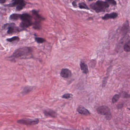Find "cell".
<instances>
[{
  "instance_id": "e0dca14e",
  "label": "cell",
  "mask_w": 130,
  "mask_h": 130,
  "mask_svg": "<svg viewBox=\"0 0 130 130\" xmlns=\"http://www.w3.org/2000/svg\"><path fill=\"white\" fill-rule=\"evenodd\" d=\"M124 49L125 52H129L130 51V40L126 43L124 46Z\"/></svg>"
},
{
  "instance_id": "8992f818",
  "label": "cell",
  "mask_w": 130,
  "mask_h": 130,
  "mask_svg": "<svg viewBox=\"0 0 130 130\" xmlns=\"http://www.w3.org/2000/svg\"><path fill=\"white\" fill-rule=\"evenodd\" d=\"M60 75L64 78H69L72 76V72L68 69H62Z\"/></svg>"
},
{
  "instance_id": "7c38bea8",
  "label": "cell",
  "mask_w": 130,
  "mask_h": 130,
  "mask_svg": "<svg viewBox=\"0 0 130 130\" xmlns=\"http://www.w3.org/2000/svg\"><path fill=\"white\" fill-rule=\"evenodd\" d=\"M32 13L33 15H34V17H35V19L36 20V21L35 22H39L40 21L44 19L38 13L37 11L35 10H33L32 11Z\"/></svg>"
},
{
  "instance_id": "4316f807",
  "label": "cell",
  "mask_w": 130,
  "mask_h": 130,
  "mask_svg": "<svg viewBox=\"0 0 130 130\" xmlns=\"http://www.w3.org/2000/svg\"><path fill=\"white\" fill-rule=\"evenodd\" d=\"M6 1H7V0H0V3L1 4H4L6 2Z\"/></svg>"
},
{
  "instance_id": "7402d4cb",
  "label": "cell",
  "mask_w": 130,
  "mask_h": 130,
  "mask_svg": "<svg viewBox=\"0 0 130 130\" xmlns=\"http://www.w3.org/2000/svg\"><path fill=\"white\" fill-rule=\"evenodd\" d=\"M34 39L36 42L38 43L41 44L45 42V40L41 37H36Z\"/></svg>"
},
{
  "instance_id": "5b68a950",
  "label": "cell",
  "mask_w": 130,
  "mask_h": 130,
  "mask_svg": "<svg viewBox=\"0 0 130 130\" xmlns=\"http://www.w3.org/2000/svg\"><path fill=\"white\" fill-rule=\"evenodd\" d=\"M15 24L9 23L7 24L4 25V27H3L4 28L8 29V31L7 33L8 34H12L14 33L18 32L19 31V29L17 27L15 26Z\"/></svg>"
},
{
  "instance_id": "44dd1931",
  "label": "cell",
  "mask_w": 130,
  "mask_h": 130,
  "mask_svg": "<svg viewBox=\"0 0 130 130\" xmlns=\"http://www.w3.org/2000/svg\"><path fill=\"white\" fill-rule=\"evenodd\" d=\"M19 38L18 36H14L10 38H8L7 39V41L9 42H13L16 40H19Z\"/></svg>"
},
{
  "instance_id": "f1b7e54d",
  "label": "cell",
  "mask_w": 130,
  "mask_h": 130,
  "mask_svg": "<svg viewBox=\"0 0 130 130\" xmlns=\"http://www.w3.org/2000/svg\"><path fill=\"white\" fill-rule=\"evenodd\" d=\"M89 1H92V0H88Z\"/></svg>"
},
{
  "instance_id": "4fadbf2b",
  "label": "cell",
  "mask_w": 130,
  "mask_h": 130,
  "mask_svg": "<svg viewBox=\"0 0 130 130\" xmlns=\"http://www.w3.org/2000/svg\"><path fill=\"white\" fill-rule=\"evenodd\" d=\"M13 2L11 4L9 5V7H14L18 6V5L24 3L25 1L24 0H13Z\"/></svg>"
},
{
  "instance_id": "6da1fadb",
  "label": "cell",
  "mask_w": 130,
  "mask_h": 130,
  "mask_svg": "<svg viewBox=\"0 0 130 130\" xmlns=\"http://www.w3.org/2000/svg\"><path fill=\"white\" fill-rule=\"evenodd\" d=\"M32 52V49L30 47H21L15 50L9 58L12 59H15V58H22V57H27L31 55Z\"/></svg>"
},
{
  "instance_id": "52a82bcc",
  "label": "cell",
  "mask_w": 130,
  "mask_h": 130,
  "mask_svg": "<svg viewBox=\"0 0 130 130\" xmlns=\"http://www.w3.org/2000/svg\"><path fill=\"white\" fill-rule=\"evenodd\" d=\"M44 113L46 116H49L54 118L56 117L57 116V112L51 109L45 110L44 111Z\"/></svg>"
},
{
  "instance_id": "30bf717a",
  "label": "cell",
  "mask_w": 130,
  "mask_h": 130,
  "mask_svg": "<svg viewBox=\"0 0 130 130\" xmlns=\"http://www.w3.org/2000/svg\"><path fill=\"white\" fill-rule=\"evenodd\" d=\"M117 17V13L113 12L110 14H107L102 17L103 20H108L109 19H114Z\"/></svg>"
},
{
  "instance_id": "7a4b0ae2",
  "label": "cell",
  "mask_w": 130,
  "mask_h": 130,
  "mask_svg": "<svg viewBox=\"0 0 130 130\" xmlns=\"http://www.w3.org/2000/svg\"><path fill=\"white\" fill-rule=\"evenodd\" d=\"M109 6L107 2L100 0L90 5L91 8L97 13L105 11L106 9Z\"/></svg>"
},
{
  "instance_id": "83f0119b",
  "label": "cell",
  "mask_w": 130,
  "mask_h": 130,
  "mask_svg": "<svg viewBox=\"0 0 130 130\" xmlns=\"http://www.w3.org/2000/svg\"><path fill=\"white\" fill-rule=\"evenodd\" d=\"M72 4L74 7H76V2L75 1H74L73 2H72Z\"/></svg>"
},
{
  "instance_id": "3957f363",
  "label": "cell",
  "mask_w": 130,
  "mask_h": 130,
  "mask_svg": "<svg viewBox=\"0 0 130 130\" xmlns=\"http://www.w3.org/2000/svg\"><path fill=\"white\" fill-rule=\"evenodd\" d=\"M97 112L98 113L102 115L105 116L107 120H110L112 119V114L110 110L108 107L106 106H102L99 107L97 109Z\"/></svg>"
},
{
  "instance_id": "9c48e42d",
  "label": "cell",
  "mask_w": 130,
  "mask_h": 130,
  "mask_svg": "<svg viewBox=\"0 0 130 130\" xmlns=\"http://www.w3.org/2000/svg\"><path fill=\"white\" fill-rule=\"evenodd\" d=\"M21 20L22 21H29V22H32L31 16L29 15L27 13L22 14L21 15L20 18Z\"/></svg>"
},
{
  "instance_id": "603a6c76",
  "label": "cell",
  "mask_w": 130,
  "mask_h": 130,
  "mask_svg": "<svg viewBox=\"0 0 130 130\" xmlns=\"http://www.w3.org/2000/svg\"><path fill=\"white\" fill-rule=\"evenodd\" d=\"M79 8L81 9H89V8L85 3H83V2L79 3Z\"/></svg>"
},
{
  "instance_id": "277c9868",
  "label": "cell",
  "mask_w": 130,
  "mask_h": 130,
  "mask_svg": "<svg viewBox=\"0 0 130 130\" xmlns=\"http://www.w3.org/2000/svg\"><path fill=\"white\" fill-rule=\"evenodd\" d=\"M17 122L20 124L26 125H35L39 123V120L38 119H22L18 120Z\"/></svg>"
},
{
  "instance_id": "ac0fdd59",
  "label": "cell",
  "mask_w": 130,
  "mask_h": 130,
  "mask_svg": "<svg viewBox=\"0 0 130 130\" xmlns=\"http://www.w3.org/2000/svg\"><path fill=\"white\" fill-rule=\"evenodd\" d=\"M128 27H129V24L127 22H126L124 24L123 26L122 27V31L123 33L124 34L125 33H126L127 30H128Z\"/></svg>"
},
{
  "instance_id": "5bb4252c",
  "label": "cell",
  "mask_w": 130,
  "mask_h": 130,
  "mask_svg": "<svg viewBox=\"0 0 130 130\" xmlns=\"http://www.w3.org/2000/svg\"><path fill=\"white\" fill-rule=\"evenodd\" d=\"M32 24V22L29 21H22L20 24V27L22 28H25L30 27Z\"/></svg>"
},
{
  "instance_id": "f546056e",
  "label": "cell",
  "mask_w": 130,
  "mask_h": 130,
  "mask_svg": "<svg viewBox=\"0 0 130 130\" xmlns=\"http://www.w3.org/2000/svg\"><path fill=\"white\" fill-rule=\"evenodd\" d=\"M129 110H130V109H129Z\"/></svg>"
},
{
  "instance_id": "ba28073f",
  "label": "cell",
  "mask_w": 130,
  "mask_h": 130,
  "mask_svg": "<svg viewBox=\"0 0 130 130\" xmlns=\"http://www.w3.org/2000/svg\"><path fill=\"white\" fill-rule=\"evenodd\" d=\"M77 111L79 113L81 114L87 115L90 114V112L87 109H86L85 108L81 106L79 107L78 108H77Z\"/></svg>"
},
{
  "instance_id": "d6986e66",
  "label": "cell",
  "mask_w": 130,
  "mask_h": 130,
  "mask_svg": "<svg viewBox=\"0 0 130 130\" xmlns=\"http://www.w3.org/2000/svg\"><path fill=\"white\" fill-rule=\"evenodd\" d=\"M120 97V95L118 94H116L114 95L112 99V103L117 102L118 100Z\"/></svg>"
},
{
  "instance_id": "9a60e30c",
  "label": "cell",
  "mask_w": 130,
  "mask_h": 130,
  "mask_svg": "<svg viewBox=\"0 0 130 130\" xmlns=\"http://www.w3.org/2000/svg\"><path fill=\"white\" fill-rule=\"evenodd\" d=\"M33 88V87H31V86H26L24 88L22 92V94L26 95V94H28L32 90Z\"/></svg>"
},
{
  "instance_id": "cb8c5ba5",
  "label": "cell",
  "mask_w": 130,
  "mask_h": 130,
  "mask_svg": "<svg viewBox=\"0 0 130 130\" xmlns=\"http://www.w3.org/2000/svg\"><path fill=\"white\" fill-rule=\"evenodd\" d=\"M72 95V94H69V93H67V94H64L63 96H62V98L63 99H68L71 98Z\"/></svg>"
},
{
  "instance_id": "d4e9b609",
  "label": "cell",
  "mask_w": 130,
  "mask_h": 130,
  "mask_svg": "<svg viewBox=\"0 0 130 130\" xmlns=\"http://www.w3.org/2000/svg\"><path fill=\"white\" fill-rule=\"evenodd\" d=\"M106 1L109 4L112 5H116L117 4V3L114 0H106Z\"/></svg>"
},
{
  "instance_id": "ffe728a7",
  "label": "cell",
  "mask_w": 130,
  "mask_h": 130,
  "mask_svg": "<svg viewBox=\"0 0 130 130\" xmlns=\"http://www.w3.org/2000/svg\"><path fill=\"white\" fill-rule=\"evenodd\" d=\"M25 2L22 3L20 5H18V6L16 7V10L17 11H20L21 10H22L23 9L24 7H25L26 5Z\"/></svg>"
},
{
  "instance_id": "2e32d148",
  "label": "cell",
  "mask_w": 130,
  "mask_h": 130,
  "mask_svg": "<svg viewBox=\"0 0 130 130\" xmlns=\"http://www.w3.org/2000/svg\"><path fill=\"white\" fill-rule=\"evenodd\" d=\"M21 15H22L19 14H12L10 16V20H18L20 18Z\"/></svg>"
},
{
  "instance_id": "484cf974",
  "label": "cell",
  "mask_w": 130,
  "mask_h": 130,
  "mask_svg": "<svg viewBox=\"0 0 130 130\" xmlns=\"http://www.w3.org/2000/svg\"><path fill=\"white\" fill-rule=\"evenodd\" d=\"M107 78H105V79H104V80L103 81V86H105V85L106 84V82H107Z\"/></svg>"
},
{
  "instance_id": "8fae6325",
  "label": "cell",
  "mask_w": 130,
  "mask_h": 130,
  "mask_svg": "<svg viewBox=\"0 0 130 130\" xmlns=\"http://www.w3.org/2000/svg\"><path fill=\"white\" fill-rule=\"evenodd\" d=\"M80 67L81 70L84 73H88L89 72L88 66L84 62H81L80 63Z\"/></svg>"
}]
</instances>
